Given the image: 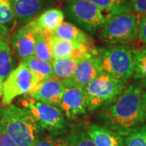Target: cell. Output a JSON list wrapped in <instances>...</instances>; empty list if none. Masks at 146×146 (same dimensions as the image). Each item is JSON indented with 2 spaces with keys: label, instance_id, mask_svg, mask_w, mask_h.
Wrapping results in <instances>:
<instances>
[{
  "label": "cell",
  "instance_id": "27",
  "mask_svg": "<svg viewBox=\"0 0 146 146\" xmlns=\"http://www.w3.org/2000/svg\"><path fill=\"white\" fill-rule=\"evenodd\" d=\"M137 38L145 46H146V14L141 16L140 18L138 32H137Z\"/></svg>",
  "mask_w": 146,
  "mask_h": 146
},
{
  "label": "cell",
  "instance_id": "22",
  "mask_svg": "<svg viewBox=\"0 0 146 146\" xmlns=\"http://www.w3.org/2000/svg\"><path fill=\"white\" fill-rule=\"evenodd\" d=\"M100 9L107 12V15L131 12L130 0H89Z\"/></svg>",
  "mask_w": 146,
  "mask_h": 146
},
{
  "label": "cell",
  "instance_id": "15",
  "mask_svg": "<svg viewBox=\"0 0 146 146\" xmlns=\"http://www.w3.org/2000/svg\"><path fill=\"white\" fill-rule=\"evenodd\" d=\"M64 12L58 8H50L41 12L32 22L42 32L53 33L64 21Z\"/></svg>",
  "mask_w": 146,
  "mask_h": 146
},
{
  "label": "cell",
  "instance_id": "5",
  "mask_svg": "<svg viewBox=\"0 0 146 146\" xmlns=\"http://www.w3.org/2000/svg\"><path fill=\"white\" fill-rule=\"evenodd\" d=\"M127 87L125 82L105 72L100 73L84 88L87 111L93 112L112 102Z\"/></svg>",
  "mask_w": 146,
  "mask_h": 146
},
{
  "label": "cell",
  "instance_id": "13",
  "mask_svg": "<svg viewBox=\"0 0 146 146\" xmlns=\"http://www.w3.org/2000/svg\"><path fill=\"white\" fill-rule=\"evenodd\" d=\"M16 24L25 25L34 20L46 5V0H11Z\"/></svg>",
  "mask_w": 146,
  "mask_h": 146
},
{
  "label": "cell",
  "instance_id": "18",
  "mask_svg": "<svg viewBox=\"0 0 146 146\" xmlns=\"http://www.w3.org/2000/svg\"><path fill=\"white\" fill-rule=\"evenodd\" d=\"M80 59L73 58H54L51 62L54 77L60 80H66L72 77Z\"/></svg>",
  "mask_w": 146,
  "mask_h": 146
},
{
  "label": "cell",
  "instance_id": "3",
  "mask_svg": "<svg viewBox=\"0 0 146 146\" xmlns=\"http://www.w3.org/2000/svg\"><path fill=\"white\" fill-rule=\"evenodd\" d=\"M97 57L102 72L127 83L134 73L132 48L125 45L97 48Z\"/></svg>",
  "mask_w": 146,
  "mask_h": 146
},
{
  "label": "cell",
  "instance_id": "28",
  "mask_svg": "<svg viewBox=\"0 0 146 146\" xmlns=\"http://www.w3.org/2000/svg\"><path fill=\"white\" fill-rule=\"evenodd\" d=\"M131 11L143 16L146 14V0H130Z\"/></svg>",
  "mask_w": 146,
  "mask_h": 146
},
{
  "label": "cell",
  "instance_id": "32",
  "mask_svg": "<svg viewBox=\"0 0 146 146\" xmlns=\"http://www.w3.org/2000/svg\"><path fill=\"white\" fill-rule=\"evenodd\" d=\"M8 33H9V30L7 29H6L4 27L0 26V41L7 40Z\"/></svg>",
  "mask_w": 146,
  "mask_h": 146
},
{
  "label": "cell",
  "instance_id": "9",
  "mask_svg": "<svg viewBox=\"0 0 146 146\" xmlns=\"http://www.w3.org/2000/svg\"><path fill=\"white\" fill-rule=\"evenodd\" d=\"M59 109L67 119H75L87 113L86 94L84 88L65 87Z\"/></svg>",
  "mask_w": 146,
  "mask_h": 146
},
{
  "label": "cell",
  "instance_id": "2",
  "mask_svg": "<svg viewBox=\"0 0 146 146\" xmlns=\"http://www.w3.org/2000/svg\"><path fill=\"white\" fill-rule=\"evenodd\" d=\"M0 126L18 146H32L43 136L31 113L16 105L0 106Z\"/></svg>",
  "mask_w": 146,
  "mask_h": 146
},
{
  "label": "cell",
  "instance_id": "31",
  "mask_svg": "<svg viewBox=\"0 0 146 146\" xmlns=\"http://www.w3.org/2000/svg\"><path fill=\"white\" fill-rule=\"evenodd\" d=\"M53 136L48 135L46 136H42V138L37 141L32 146H52Z\"/></svg>",
  "mask_w": 146,
  "mask_h": 146
},
{
  "label": "cell",
  "instance_id": "14",
  "mask_svg": "<svg viewBox=\"0 0 146 146\" xmlns=\"http://www.w3.org/2000/svg\"><path fill=\"white\" fill-rule=\"evenodd\" d=\"M95 146H124L123 136L98 124H90L85 129Z\"/></svg>",
  "mask_w": 146,
  "mask_h": 146
},
{
  "label": "cell",
  "instance_id": "7",
  "mask_svg": "<svg viewBox=\"0 0 146 146\" xmlns=\"http://www.w3.org/2000/svg\"><path fill=\"white\" fill-rule=\"evenodd\" d=\"M65 13L87 33H95L103 25L108 15L89 0H68Z\"/></svg>",
  "mask_w": 146,
  "mask_h": 146
},
{
  "label": "cell",
  "instance_id": "16",
  "mask_svg": "<svg viewBox=\"0 0 146 146\" xmlns=\"http://www.w3.org/2000/svg\"><path fill=\"white\" fill-rule=\"evenodd\" d=\"M53 36L69 42L90 44L91 36L89 34L70 22L63 21L54 31L51 33ZM91 45V44H90Z\"/></svg>",
  "mask_w": 146,
  "mask_h": 146
},
{
  "label": "cell",
  "instance_id": "19",
  "mask_svg": "<svg viewBox=\"0 0 146 146\" xmlns=\"http://www.w3.org/2000/svg\"><path fill=\"white\" fill-rule=\"evenodd\" d=\"M33 74H34L39 81L54 77L51 63L38 59L34 55L21 60Z\"/></svg>",
  "mask_w": 146,
  "mask_h": 146
},
{
  "label": "cell",
  "instance_id": "24",
  "mask_svg": "<svg viewBox=\"0 0 146 146\" xmlns=\"http://www.w3.org/2000/svg\"><path fill=\"white\" fill-rule=\"evenodd\" d=\"M68 135L72 146H95L88 136L86 130L77 124H72Z\"/></svg>",
  "mask_w": 146,
  "mask_h": 146
},
{
  "label": "cell",
  "instance_id": "6",
  "mask_svg": "<svg viewBox=\"0 0 146 146\" xmlns=\"http://www.w3.org/2000/svg\"><path fill=\"white\" fill-rule=\"evenodd\" d=\"M21 104L31 113L42 130L49 132V135L58 136L69 130L67 119L57 106L37 102L27 95H25Z\"/></svg>",
  "mask_w": 146,
  "mask_h": 146
},
{
  "label": "cell",
  "instance_id": "33",
  "mask_svg": "<svg viewBox=\"0 0 146 146\" xmlns=\"http://www.w3.org/2000/svg\"><path fill=\"white\" fill-rule=\"evenodd\" d=\"M143 107L146 117V89H144V94H143Z\"/></svg>",
  "mask_w": 146,
  "mask_h": 146
},
{
  "label": "cell",
  "instance_id": "4",
  "mask_svg": "<svg viewBox=\"0 0 146 146\" xmlns=\"http://www.w3.org/2000/svg\"><path fill=\"white\" fill-rule=\"evenodd\" d=\"M141 16L133 11L109 15L99 29L101 39L110 46L125 45L137 38Z\"/></svg>",
  "mask_w": 146,
  "mask_h": 146
},
{
  "label": "cell",
  "instance_id": "34",
  "mask_svg": "<svg viewBox=\"0 0 146 146\" xmlns=\"http://www.w3.org/2000/svg\"><path fill=\"white\" fill-rule=\"evenodd\" d=\"M3 82L0 80V101L2 100V97H3Z\"/></svg>",
  "mask_w": 146,
  "mask_h": 146
},
{
  "label": "cell",
  "instance_id": "23",
  "mask_svg": "<svg viewBox=\"0 0 146 146\" xmlns=\"http://www.w3.org/2000/svg\"><path fill=\"white\" fill-rule=\"evenodd\" d=\"M33 55L38 59L48 63H51L54 59L49 42L42 31L36 35Z\"/></svg>",
  "mask_w": 146,
  "mask_h": 146
},
{
  "label": "cell",
  "instance_id": "21",
  "mask_svg": "<svg viewBox=\"0 0 146 146\" xmlns=\"http://www.w3.org/2000/svg\"><path fill=\"white\" fill-rule=\"evenodd\" d=\"M15 67L12 50L7 40L0 41V80L3 82Z\"/></svg>",
  "mask_w": 146,
  "mask_h": 146
},
{
  "label": "cell",
  "instance_id": "8",
  "mask_svg": "<svg viewBox=\"0 0 146 146\" xmlns=\"http://www.w3.org/2000/svg\"><path fill=\"white\" fill-rule=\"evenodd\" d=\"M38 82L39 80L36 76L21 62L3 81L2 97L3 106L11 104L17 97L29 94Z\"/></svg>",
  "mask_w": 146,
  "mask_h": 146
},
{
  "label": "cell",
  "instance_id": "10",
  "mask_svg": "<svg viewBox=\"0 0 146 146\" xmlns=\"http://www.w3.org/2000/svg\"><path fill=\"white\" fill-rule=\"evenodd\" d=\"M102 72L96 54H90L80 60L72 77L63 80L65 87L77 86L85 88L98 75Z\"/></svg>",
  "mask_w": 146,
  "mask_h": 146
},
{
  "label": "cell",
  "instance_id": "12",
  "mask_svg": "<svg viewBox=\"0 0 146 146\" xmlns=\"http://www.w3.org/2000/svg\"><path fill=\"white\" fill-rule=\"evenodd\" d=\"M40 32L42 31L30 21L13 34L11 40V47L21 60L33 55L36 35Z\"/></svg>",
  "mask_w": 146,
  "mask_h": 146
},
{
  "label": "cell",
  "instance_id": "26",
  "mask_svg": "<svg viewBox=\"0 0 146 146\" xmlns=\"http://www.w3.org/2000/svg\"><path fill=\"white\" fill-rule=\"evenodd\" d=\"M124 146H146V124H142L126 136Z\"/></svg>",
  "mask_w": 146,
  "mask_h": 146
},
{
  "label": "cell",
  "instance_id": "11",
  "mask_svg": "<svg viewBox=\"0 0 146 146\" xmlns=\"http://www.w3.org/2000/svg\"><path fill=\"white\" fill-rule=\"evenodd\" d=\"M64 89L65 85L63 80L52 77L39 81L27 96L37 102L52 105L59 108Z\"/></svg>",
  "mask_w": 146,
  "mask_h": 146
},
{
  "label": "cell",
  "instance_id": "29",
  "mask_svg": "<svg viewBox=\"0 0 146 146\" xmlns=\"http://www.w3.org/2000/svg\"><path fill=\"white\" fill-rule=\"evenodd\" d=\"M52 146H72L68 131L62 135L53 136Z\"/></svg>",
  "mask_w": 146,
  "mask_h": 146
},
{
  "label": "cell",
  "instance_id": "30",
  "mask_svg": "<svg viewBox=\"0 0 146 146\" xmlns=\"http://www.w3.org/2000/svg\"><path fill=\"white\" fill-rule=\"evenodd\" d=\"M0 146H18L0 126Z\"/></svg>",
  "mask_w": 146,
  "mask_h": 146
},
{
  "label": "cell",
  "instance_id": "1",
  "mask_svg": "<svg viewBox=\"0 0 146 146\" xmlns=\"http://www.w3.org/2000/svg\"><path fill=\"white\" fill-rule=\"evenodd\" d=\"M144 89L131 84L112 102L98 110L97 118L101 126L126 136L144 124L146 117L143 107Z\"/></svg>",
  "mask_w": 146,
  "mask_h": 146
},
{
  "label": "cell",
  "instance_id": "20",
  "mask_svg": "<svg viewBox=\"0 0 146 146\" xmlns=\"http://www.w3.org/2000/svg\"><path fill=\"white\" fill-rule=\"evenodd\" d=\"M134 58V73L133 77L144 89H146V46L139 48H132Z\"/></svg>",
  "mask_w": 146,
  "mask_h": 146
},
{
  "label": "cell",
  "instance_id": "17",
  "mask_svg": "<svg viewBox=\"0 0 146 146\" xmlns=\"http://www.w3.org/2000/svg\"><path fill=\"white\" fill-rule=\"evenodd\" d=\"M42 33L49 42L54 58H72L77 48L80 46V44H82L60 39L58 37L53 36L51 33Z\"/></svg>",
  "mask_w": 146,
  "mask_h": 146
},
{
  "label": "cell",
  "instance_id": "25",
  "mask_svg": "<svg viewBox=\"0 0 146 146\" xmlns=\"http://www.w3.org/2000/svg\"><path fill=\"white\" fill-rule=\"evenodd\" d=\"M16 24L11 0H0V26L10 30Z\"/></svg>",
  "mask_w": 146,
  "mask_h": 146
}]
</instances>
